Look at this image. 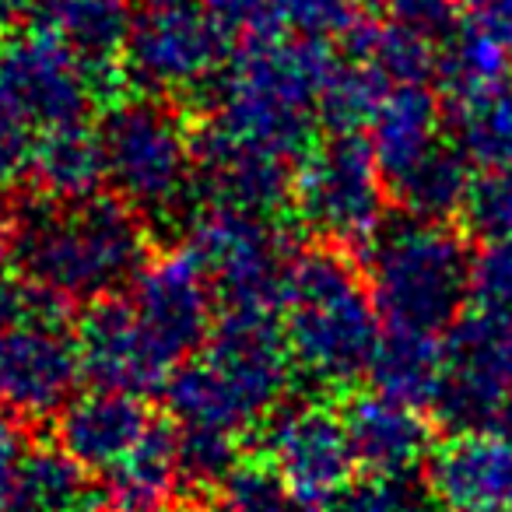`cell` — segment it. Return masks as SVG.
Returning <instances> with one entry per match:
<instances>
[{"label": "cell", "instance_id": "484cf974", "mask_svg": "<svg viewBox=\"0 0 512 512\" xmlns=\"http://www.w3.org/2000/svg\"><path fill=\"white\" fill-rule=\"evenodd\" d=\"M390 190H393V197L407 207V214L446 221L456 207L467 204L474 186H470V179H467V165H463L460 151L446 148V144L439 141L407 176H400Z\"/></svg>", "mask_w": 512, "mask_h": 512}, {"label": "cell", "instance_id": "6da1fadb", "mask_svg": "<svg viewBox=\"0 0 512 512\" xmlns=\"http://www.w3.org/2000/svg\"><path fill=\"white\" fill-rule=\"evenodd\" d=\"M18 278L64 306L123 292L151 256L148 221L120 197L53 200L36 193L8 221L4 239Z\"/></svg>", "mask_w": 512, "mask_h": 512}, {"label": "cell", "instance_id": "74e56055", "mask_svg": "<svg viewBox=\"0 0 512 512\" xmlns=\"http://www.w3.org/2000/svg\"><path fill=\"white\" fill-rule=\"evenodd\" d=\"M148 4H207V8H214L218 0H148Z\"/></svg>", "mask_w": 512, "mask_h": 512}, {"label": "cell", "instance_id": "30bf717a", "mask_svg": "<svg viewBox=\"0 0 512 512\" xmlns=\"http://www.w3.org/2000/svg\"><path fill=\"white\" fill-rule=\"evenodd\" d=\"M186 249L197 256L221 309H278L292 249L274 214L207 204L186 228Z\"/></svg>", "mask_w": 512, "mask_h": 512}, {"label": "cell", "instance_id": "2e32d148", "mask_svg": "<svg viewBox=\"0 0 512 512\" xmlns=\"http://www.w3.org/2000/svg\"><path fill=\"white\" fill-rule=\"evenodd\" d=\"M295 169L285 158L249 151L197 130V193L207 204L278 214L292 204Z\"/></svg>", "mask_w": 512, "mask_h": 512}, {"label": "cell", "instance_id": "d6a6232c", "mask_svg": "<svg viewBox=\"0 0 512 512\" xmlns=\"http://www.w3.org/2000/svg\"><path fill=\"white\" fill-rule=\"evenodd\" d=\"M32 446H36V442H32V432H29V418L8 411V407H0V502L8 495L11 481L18 477L22 463L29 460Z\"/></svg>", "mask_w": 512, "mask_h": 512}, {"label": "cell", "instance_id": "ffe728a7", "mask_svg": "<svg viewBox=\"0 0 512 512\" xmlns=\"http://www.w3.org/2000/svg\"><path fill=\"white\" fill-rule=\"evenodd\" d=\"M0 512H106V498L99 477L53 442L32 446Z\"/></svg>", "mask_w": 512, "mask_h": 512}, {"label": "cell", "instance_id": "9a60e30c", "mask_svg": "<svg viewBox=\"0 0 512 512\" xmlns=\"http://www.w3.org/2000/svg\"><path fill=\"white\" fill-rule=\"evenodd\" d=\"M155 425L158 421L148 411L144 397L92 386L85 393H74L60 407L53 432H57L60 449L85 463L92 474H106L127 453H134Z\"/></svg>", "mask_w": 512, "mask_h": 512}, {"label": "cell", "instance_id": "d4e9b609", "mask_svg": "<svg viewBox=\"0 0 512 512\" xmlns=\"http://www.w3.org/2000/svg\"><path fill=\"white\" fill-rule=\"evenodd\" d=\"M365 376L372 379V390L393 400L432 404L446 376V351L435 344V334L390 327V334L379 337Z\"/></svg>", "mask_w": 512, "mask_h": 512}, {"label": "cell", "instance_id": "5b68a950", "mask_svg": "<svg viewBox=\"0 0 512 512\" xmlns=\"http://www.w3.org/2000/svg\"><path fill=\"white\" fill-rule=\"evenodd\" d=\"M470 271L463 239L446 221L407 214L365 242V281L390 327L439 334L460 313Z\"/></svg>", "mask_w": 512, "mask_h": 512}, {"label": "cell", "instance_id": "e575fe53", "mask_svg": "<svg viewBox=\"0 0 512 512\" xmlns=\"http://www.w3.org/2000/svg\"><path fill=\"white\" fill-rule=\"evenodd\" d=\"M470 29L491 43H512V0H470Z\"/></svg>", "mask_w": 512, "mask_h": 512}, {"label": "cell", "instance_id": "4dcf8cb0", "mask_svg": "<svg viewBox=\"0 0 512 512\" xmlns=\"http://www.w3.org/2000/svg\"><path fill=\"white\" fill-rule=\"evenodd\" d=\"M470 288L484 309H512V242H498L477 260L470 271Z\"/></svg>", "mask_w": 512, "mask_h": 512}, {"label": "cell", "instance_id": "f1b7e54d", "mask_svg": "<svg viewBox=\"0 0 512 512\" xmlns=\"http://www.w3.org/2000/svg\"><path fill=\"white\" fill-rule=\"evenodd\" d=\"M214 502L218 512H309L267 460H242Z\"/></svg>", "mask_w": 512, "mask_h": 512}, {"label": "cell", "instance_id": "277c9868", "mask_svg": "<svg viewBox=\"0 0 512 512\" xmlns=\"http://www.w3.org/2000/svg\"><path fill=\"white\" fill-rule=\"evenodd\" d=\"M278 316L295 369L334 390L369 372L383 337L369 281L330 242L292 256Z\"/></svg>", "mask_w": 512, "mask_h": 512}, {"label": "cell", "instance_id": "7a4b0ae2", "mask_svg": "<svg viewBox=\"0 0 512 512\" xmlns=\"http://www.w3.org/2000/svg\"><path fill=\"white\" fill-rule=\"evenodd\" d=\"M337 57L327 39L253 36L225 64L200 134L299 162L316 144L320 102Z\"/></svg>", "mask_w": 512, "mask_h": 512}, {"label": "cell", "instance_id": "5bb4252c", "mask_svg": "<svg viewBox=\"0 0 512 512\" xmlns=\"http://www.w3.org/2000/svg\"><path fill=\"white\" fill-rule=\"evenodd\" d=\"M74 337H78L81 372L88 383L102 390L148 397L151 390H162L165 379L172 376V365L137 320L130 299L120 295L88 302Z\"/></svg>", "mask_w": 512, "mask_h": 512}, {"label": "cell", "instance_id": "44dd1931", "mask_svg": "<svg viewBox=\"0 0 512 512\" xmlns=\"http://www.w3.org/2000/svg\"><path fill=\"white\" fill-rule=\"evenodd\" d=\"M134 18L130 0H36V25L106 74L123 64Z\"/></svg>", "mask_w": 512, "mask_h": 512}, {"label": "cell", "instance_id": "ba28073f", "mask_svg": "<svg viewBox=\"0 0 512 512\" xmlns=\"http://www.w3.org/2000/svg\"><path fill=\"white\" fill-rule=\"evenodd\" d=\"M386 176L369 137L334 130L295 165L292 211L309 232L330 246H365L383 228Z\"/></svg>", "mask_w": 512, "mask_h": 512}, {"label": "cell", "instance_id": "836d02e7", "mask_svg": "<svg viewBox=\"0 0 512 512\" xmlns=\"http://www.w3.org/2000/svg\"><path fill=\"white\" fill-rule=\"evenodd\" d=\"M29 130L0 113V197L29 172Z\"/></svg>", "mask_w": 512, "mask_h": 512}, {"label": "cell", "instance_id": "e0dca14e", "mask_svg": "<svg viewBox=\"0 0 512 512\" xmlns=\"http://www.w3.org/2000/svg\"><path fill=\"white\" fill-rule=\"evenodd\" d=\"M355 460L369 477H407L432 449V432L414 404L386 393H358L341 407Z\"/></svg>", "mask_w": 512, "mask_h": 512}, {"label": "cell", "instance_id": "d6986e66", "mask_svg": "<svg viewBox=\"0 0 512 512\" xmlns=\"http://www.w3.org/2000/svg\"><path fill=\"white\" fill-rule=\"evenodd\" d=\"M25 176L32 179L36 193L53 200H78L102 193V186L109 183V165L99 127L78 120L43 130L32 141Z\"/></svg>", "mask_w": 512, "mask_h": 512}, {"label": "cell", "instance_id": "8d00e7d4", "mask_svg": "<svg viewBox=\"0 0 512 512\" xmlns=\"http://www.w3.org/2000/svg\"><path fill=\"white\" fill-rule=\"evenodd\" d=\"M134 512H193V509L179 502H162V505H151V509H134Z\"/></svg>", "mask_w": 512, "mask_h": 512}, {"label": "cell", "instance_id": "ab89813d", "mask_svg": "<svg viewBox=\"0 0 512 512\" xmlns=\"http://www.w3.org/2000/svg\"><path fill=\"white\" fill-rule=\"evenodd\" d=\"M379 4H386V0H379Z\"/></svg>", "mask_w": 512, "mask_h": 512}, {"label": "cell", "instance_id": "52a82bcc", "mask_svg": "<svg viewBox=\"0 0 512 512\" xmlns=\"http://www.w3.org/2000/svg\"><path fill=\"white\" fill-rule=\"evenodd\" d=\"M64 309L18 274L0 278V407L29 421L57 414L85 379Z\"/></svg>", "mask_w": 512, "mask_h": 512}, {"label": "cell", "instance_id": "1f68e13d", "mask_svg": "<svg viewBox=\"0 0 512 512\" xmlns=\"http://www.w3.org/2000/svg\"><path fill=\"white\" fill-rule=\"evenodd\" d=\"M470 218L488 235H512V172H495L470 190Z\"/></svg>", "mask_w": 512, "mask_h": 512}, {"label": "cell", "instance_id": "f546056e", "mask_svg": "<svg viewBox=\"0 0 512 512\" xmlns=\"http://www.w3.org/2000/svg\"><path fill=\"white\" fill-rule=\"evenodd\" d=\"M341 512H453L435 491H425L411 477H369L351 484L341 498Z\"/></svg>", "mask_w": 512, "mask_h": 512}, {"label": "cell", "instance_id": "83f0119b", "mask_svg": "<svg viewBox=\"0 0 512 512\" xmlns=\"http://www.w3.org/2000/svg\"><path fill=\"white\" fill-rule=\"evenodd\" d=\"M176 449H179V481L190 495H218V488L228 481L239 456V435L221 432V428L204 425H179L176 428Z\"/></svg>", "mask_w": 512, "mask_h": 512}, {"label": "cell", "instance_id": "8fae6325", "mask_svg": "<svg viewBox=\"0 0 512 512\" xmlns=\"http://www.w3.org/2000/svg\"><path fill=\"white\" fill-rule=\"evenodd\" d=\"M232 60V25L207 4H148L134 18L123 71L141 92L179 99L214 85Z\"/></svg>", "mask_w": 512, "mask_h": 512}, {"label": "cell", "instance_id": "4fadbf2b", "mask_svg": "<svg viewBox=\"0 0 512 512\" xmlns=\"http://www.w3.org/2000/svg\"><path fill=\"white\" fill-rule=\"evenodd\" d=\"M127 299L172 369L197 355L218 323L214 320L218 295L186 246L148 256V264L130 281Z\"/></svg>", "mask_w": 512, "mask_h": 512}, {"label": "cell", "instance_id": "7402d4cb", "mask_svg": "<svg viewBox=\"0 0 512 512\" xmlns=\"http://www.w3.org/2000/svg\"><path fill=\"white\" fill-rule=\"evenodd\" d=\"M435 130H439V109L432 95L421 85H393L369 123V144L386 186L407 176L439 144Z\"/></svg>", "mask_w": 512, "mask_h": 512}, {"label": "cell", "instance_id": "603a6c76", "mask_svg": "<svg viewBox=\"0 0 512 512\" xmlns=\"http://www.w3.org/2000/svg\"><path fill=\"white\" fill-rule=\"evenodd\" d=\"M221 18L253 36L344 39L355 29V0H218Z\"/></svg>", "mask_w": 512, "mask_h": 512}, {"label": "cell", "instance_id": "4316f807", "mask_svg": "<svg viewBox=\"0 0 512 512\" xmlns=\"http://www.w3.org/2000/svg\"><path fill=\"white\" fill-rule=\"evenodd\" d=\"M390 88L393 81L369 57L348 50V57L334 64L327 88H323V102H320L323 123L334 130H358L362 134V130H369L372 116L379 113Z\"/></svg>", "mask_w": 512, "mask_h": 512}, {"label": "cell", "instance_id": "cb8c5ba5", "mask_svg": "<svg viewBox=\"0 0 512 512\" xmlns=\"http://www.w3.org/2000/svg\"><path fill=\"white\" fill-rule=\"evenodd\" d=\"M99 484L102 498H106V512H134L172 502V495L183 488L176 428L155 425L134 453H127L116 467L99 474Z\"/></svg>", "mask_w": 512, "mask_h": 512}, {"label": "cell", "instance_id": "7c38bea8", "mask_svg": "<svg viewBox=\"0 0 512 512\" xmlns=\"http://www.w3.org/2000/svg\"><path fill=\"white\" fill-rule=\"evenodd\" d=\"M264 460L309 512L341 502L358 470L344 414L320 400L281 404L264 421Z\"/></svg>", "mask_w": 512, "mask_h": 512}, {"label": "cell", "instance_id": "ac0fdd59", "mask_svg": "<svg viewBox=\"0 0 512 512\" xmlns=\"http://www.w3.org/2000/svg\"><path fill=\"white\" fill-rule=\"evenodd\" d=\"M432 491L453 512H505L512 502V449L470 432L432 460Z\"/></svg>", "mask_w": 512, "mask_h": 512}, {"label": "cell", "instance_id": "9c48e42d", "mask_svg": "<svg viewBox=\"0 0 512 512\" xmlns=\"http://www.w3.org/2000/svg\"><path fill=\"white\" fill-rule=\"evenodd\" d=\"M109 78L43 25L0 32V113L29 134L88 120Z\"/></svg>", "mask_w": 512, "mask_h": 512}, {"label": "cell", "instance_id": "8992f818", "mask_svg": "<svg viewBox=\"0 0 512 512\" xmlns=\"http://www.w3.org/2000/svg\"><path fill=\"white\" fill-rule=\"evenodd\" d=\"M109 186L141 218H176L197 193V134L172 99L134 95L99 120Z\"/></svg>", "mask_w": 512, "mask_h": 512}, {"label": "cell", "instance_id": "3957f363", "mask_svg": "<svg viewBox=\"0 0 512 512\" xmlns=\"http://www.w3.org/2000/svg\"><path fill=\"white\" fill-rule=\"evenodd\" d=\"M295 372L278 309H225L207 344L172 369L162 393L179 425L239 435L285 404Z\"/></svg>", "mask_w": 512, "mask_h": 512}, {"label": "cell", "instance_id": "f35d334b", "mask_svg": "<svg viewBox=\"0 0 512 512\" xmlns=\"http://www.w3.org/2000/svg\"><path fill=\"white\" fill-rule=\"evenodd\" d=\"M4 239H8V225H0V249H4Z\"/></svg>", "mask_w": 512, "mask_h": 512}, {"label": "cell", "instance_id": "d590c367", "mask_svg": "<svg viewBox=\"0 0 512 512\" xmlns=\"http://www.w3.org/2000/svg\"><path fill=\"white\" fill-rule=\"evenodd\" d=\"M29 4H36V0H0V29H4V25H11V18L22 15Z\"/></svg>", "mask_w": 512, "mask_h": 512}]
</instances>
